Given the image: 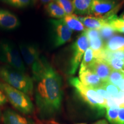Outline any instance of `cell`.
<instances>
[{
    "label": "cell",
    "mask_w": 124,
    "mask_h": 124,
    "mask_svg": "<svg viewBox=\"0 0 124 124\" xmlns=\"http://www.w3.org/2000/svg\"><path fill=\"white\" fill-rule=\"evenodd\" d=\"M35 100L40 115L55 116L60 110L63 100L62 81L57 71L45 58L40 69L32 74Z\"/></svg>",
    "instance_id": "1"
},
{
    "label": "cell",
    "mask_w": 124,
    "mask_h": 124,
    "mask_svg": "<svg viewBox=\"0 0 124 124\" xmlns=\"http://www.w3.org/2000/svg\"><path fill=\"white\" fill-rule=\"evenodd\" d=\"M0 78L13 88L24 93L28 96L33 94L34 83L32 78L8 65L0 67Z\"/></svg>",
    "instance_id": "2"
},
{
    "label": "cell",
    "mask_w": 124,
    "mask_h": 124,
    "mask_svg": "<svg viewBox=\"0 0 124 124\" xmlns=\"http://www.w3.org/2000/svg\"><path fill=\"white\" fill-rule=\"evenodd\" d=\"M70 85L75 89L79 97L91 108L102 115L106 110V101L92 88L85 86L78 78H70Z\"/></svg>",
    "instance_id": "3"
},
{
    "label": "cell",
    "mask_w": 124,
    "mask_h": 124,
    "mask_svg": "<svg viewBox=\"0 0 124 124\" xmlns=\"http://www.w3.org/2000/svg\"><path fill=\"white\" fill-rule=\"evenodd\" d=\"M0 90L10 104L18 111L25 115L33 114L35 107L29 96L2 81H0Z\"/></svg>",
    "instance_id": "4"
},
{
    "label": "cell",
    "mask_w": 124,
    "mask_h": 124,
    "mask_svg": "<svg viewBox=\"0 0 124 124\" xmlns=\"http://www.w3.org/2000/svg\"><path fill=\"white\" fill-rule=\"evenodd\" d=\"M0 60L13 69L25 72V66L19 49L10 40H0Z\"/></svg>",
    "instance_id": "5"
},
{
    "label": "cell",
    "mask_w": 124,
    "mask_h": 124,
    "mask_svg": "<svg viewBox=\"0 0 124 124\" xmlns=\"http://www.w3.org/2000/svg\"><path fill=\"white\" fill-rule=\"evenodd\" d=\"M18 46L23 61L30 68L32 74H35L42 66L43 58L40 56L38 46L32 43L22 42Z\"/></svg>",
    "instance_id": "6"
},
{
    "label": "cell",
    "mask_w": 124,
    "mask_h": 124,
    "mask_svg": "<svg viewBox=\"0 0 124 124\" xmlns=\"http://www.w3.org/2000/svg\"><path fill=\"white\" fill-rule=\"evenodd\" d=\"M89 46V39L85 32H83L77 38L72 46V52L69 71L70 75H74L77 72L82 59Z\"/></svg>",
    "instance_id": "7"
},
{
    "label": "cell",
    "mask_w": 124,
    "mask_h": 124,
    "mask_svg": "<svg viewBox=\"0 0 124 124\" xmlns=\"http://www.w3.org/2000/svg\"><path fill=\"white\" fill-rule=\"evenodd\" d=\"M122 4L123 3L117 4L114 0H93L90 10L91 15L105 19L116 15Z\"/></svg>",
    "instance_id": "8"
},
{
    "label": "cell",
    "mask_w": 124,
    "mask_h": 124,
    "mask_svg": "<svg viewBox=\"0 0 124 124\" xmlns=\"http://www.w3.org/2000/svg\"><path fill=\"white\" fill-rule=\"evenodd\" d=\"M49 21L54 31V45L56 47L63 46L70 41L72 31L67 27L62 19L51 20Z\"/></svg>",
    "instance_id": "9"
},
{
    "label": "cell",
    "mask_w": 124,
    "mask_h": 124,
    "mask_svg": "<svg viewBox=\"0 0 124 124\" xmlns=\"http://www.w3.org/2000/svg\"><path fill=\"white\" fill-rule=\"evenodd\" d=\"M20 25V20L16 15L6 9H0V29L12 31Z\"/></svg>",
    "instance_id": "10"
},
{
    "label": "cell",
    "mask_w": 124,
    "mask_h": 124,
    "mask_svg": "<svg viewBox=\"0 0 124 124\" xmlns=\"http://www.w3.org/2000/svg\"><path fill=\"white\" fill-rule=\"evenodd\" d=\"M2 120L4 124H35L31 118L11 108H7L3 112Z\"/></svg>",
    "instance_id": "11"
},
{
    "label": "cell",
    "mask_w": 124,
    "mask_h": 124,
    "mask_svg": "<svg viewBox=\"0 0 124 124\" xmlns=\"http://www.w3.org/2000/svg\"><path fill=\"white\" fill-rule=\"evenodd\" d=\"M89 69L95 73L102 80V82H108V77L112 70L108 64L104 60L95 59L90 65Z\"/></svg>",
    "instance_id": "12"
},
{
    "label": "cell",
    "mask_w": 124,
    "mask_h": 124,
    "mask_svg": "<svg viewBox=\"0 0 124 124\" xmlns=\"http://www.w3.org/2000/svg\"><path fill=\"white\" fill-rule=\"evenodd\" d=\"M79 79L83 85L93 89L101 87L103 83L100 78L89 69L79 70Z\"/></svg>",
    "instance_id": "13"
},
{
    "label": "cell",
    "mask_w": 124,
    "mask_h": 124,
    "mask_svg": "<svg viewBox=\"0 0 124 124\" xmlns=\"http://www.w3.org/2000/svg\"><path fill=\"white\" fill-rule=\"evenodd\" d=\"M82 24L87 29L99 30L102 27L108 25L106 19L97 17L86 16L84 17H79Z\"/></svg>",
    "instance_id": "14"
},
{
    "label": "cell",
    "mask_w": 124,
    "mask_h": 124,
    "mask_svg": "<svg viewBox=\"0 0 124 124\" xmlns=\"http://www.w3.org/2000/svg\"><path fill=\"white\" fill-rule=\"evenodd\" d=\"M62 20L72 31L80 32V31H85L87 29L84 25L80 21L79 17L75 15L72 14V15H66Z\"/></svg>",
    "instance_id": "15"
},
{
    "label": "cell",
    "mask_w": 124,
    "mask_h": 124,
    "mask_svg": "<svg viewBox=\"0 0 124 124\" xmlns=\"http://www.w3.org/2000/svg\"><path fill=\"white\" fill-rule=\"evenodd\" d=\"M105 50L108 51H124V37L114 35L105 43Z\"/></svg>",
    "instance_id": "16"
},
{
    "label": "cell",
    "mask_w": 124,
    "mask_h": 124,
    "mask_svg": "<svg viewBox=\"0 0 124 124\" xmlns=\"http://www.w3.org/2000/svg\"><path fill=\"white\" fill-rule=\"evenodd\" d=\"M74 10L80 15H91L90 10L93 0H72Z\"/></svg>",
    "instance_id": "17"
},
{
    "label": "cell",
    "mask_w": 124,
    "mask_h": 124,
    "mask_svg": "<svg viewBox=\"0 0 124 124\" xmlns=\"http://www.w3.org/2000/svg\"><path fill=\"white\" fill-rule=\"evenodd\" d=\"M46 13L52 18L60 20L64 18L67 15L64 10L54 1L46 4Z\"/></svg>",
    "instance_id": "18"
},
{
    "label": "cell",
    "mask_w": 124,
    "mask_h": 124,
    "mask_svg": "<svg viewBox=\"0 0 124 124\" xmlns=\"http://www.w3.org/2000/svg\"><path fill=\"white\" fill-rule=\"evenodd\" d=\"M90 47L94 51L95 59L99 54L104 49L105 43L101 36L89 39Z\"/></svg>",
    "instance_id": "19"
},
{
    "label": "cell",
    "mask_w": 124,
    "mask_h": 124,
    "mask_svg": "<svg viewBox=\"0 0 124 124\" xmlns=\"http://www.w3.org/2000/svg\"><path fill=\"white\" fill-rule=\"evenodd\" d=\"M105 19L106 20L108 24L116 32L124 33V22L118 17L116 15L111 16Z\"/></svg>",
    "instance_id": "20"
},
{
    "label": "cell",
    "mask_w": 124,
    "mask_h": 124,
    "mask_svg": "<svg viewBox=\"0 0 124 124\" xmlns=\"http://www.w3.org/2000/svg\"><path fill=\"white\" fill-rule=\"evenodd\" d=\"M95 59V54L94 51L90 47L88 48L84 54L81 64H80L79 70H85L89 69L90 65Z\"/></svg>",
    "instance_id": "21"
},
{
    "label": "cell",
    "mask_w": 124,
    "mask_h": 124,
    "mask_svg": "<svg viewBox=\"0 0 124 124\" xmlns=\"http://www.w3.org/2000/svg\"><path fill=\"white\" fill-rule=\"evenodd\" d=\"M104 60L110 67L112 70L124 71V60L114 58H108Z\"/></svg>",
    "instance_id": "22"
},
{
    "label": "cell",
    "mask_w": 124,
    "mask_h": 124,
    "mask_svg": "<svg viewBox=\"0 0 124 124\" xmlns=\"http://www.w3.org/2000/svg\"><path fill=\"white\" fill-rule=\"evenodd\" d=\"M64 10L67 15H72L74 12L73 4L71 0H54Z\"/></svg>",
    "instance_id": "23"
},
{
    "label": "cell",
    "mask_w": 124,
    "mask_h": 124,
    "mask_svg": "<svg viewBox=\"0 0 124 124\" xmlns=\"http://www.w3.org/2000/svg\"><path fill=\"white\" fill-rule=\"evenodd\" d=\"M120 108H107L106 116L111 124H117Z\"/></svg>",
    "instance_id": "24"
},
{
    "label": "cell",
    "mask_w": 124,
    "mask_h": 124,
    "mask_svg": "<svg viewBox=\"0 0 124 124\" xmlns=\"http://www.w3.org/2000/svg\"><path fill=\"white\" fill-rule=\"evenodd\" d=\"M98 31L102 39L103 40H107V41L112 38L113 36H114V34L116 32L108 24L102 27Z\"/></svg>",
    "instance_id": "25"
},
{
    "label": "cell",
    "mask_w": 124,
    "mask_h": 124,
    "mask_svg": "<svg viewBox=\"0 0 124 124\" xmlns=\"http://www.w3.org/2000/svg\"><path fill=\"white\" fill-rule=\"evenodd\" d=\"M5 2L12 7L17 8H24L31 5L33 2V0H4Z\"/></svg>",
    "instance_id": "26"
},
{
    "label": "cell",
    "mask_w": 124,
    "mask_h": 124,
    "mask_svg": "<svg viewBox=\"0 0 124 124\" xmlns=\"http://www.w3.org/2000/svg\"><path fill=\"white\" fill-rule=\"evenodd\" d=\"M101 88L105 89L113 98L116 97L120 91V90L117 86L108 82H103V84L101 86Z\"/></svg>",
    "instance_id": "27"
},
{
    "label": "cell",
    "mask_w": 124,
    "mask_h": 124,
    "mask_svg": "<svg viewBox=\"0 0 124 124\" xmlns=\"http://www.w3.org/2000/svg\"><path fill=\"white\" fill-rule=\"evenodd\" d=\"M123 79H124V71L112 70L108 77V82L115 85Z\"/></svg>",
    "instance_id": "28"
},
{
    "label": "cell",
    "mask_w": 124,
    "mask_h": 124,
    "mask_svg": "<svg viewBox=\"0 0 124 124\" xmlns=\"http://www.w3.org/2000/svg\"><path fill=\"white\" fill-rule=\"evenodd\" d=\"M118 106L120 108H124V92L120 91L118 95L113 98Z\"/></svg>",
    "instance_id": "29"
},
{
    "label": "cell",
    "mask_w": 124,
    "mask_h": 124,
    "mask_svg": "<svg viewBox=\"0 0 124 124\" xmlns=\"http://www.w3.org/2000/svg\"><path fill=\"white\" fill-rule=\"evenodd\" d=\"M94 90H95L97 91V92L98 93V94H100L102 98H103L105 100H108V99L112 97L106 90H105V89H102V88L99 87V88H97V89H95Z\"/></svg>",
    "instance_id": "30"
},
{
    "label": "cell",
    "mask_w": 124,
    "mask_h": 124,
    "mask_svg": "<svg viewBox=\"0 0 124 124\" xmlns=\"http://www.w3.org/2000/svg\"><path fill=\"white\" fill-rule=\"evenodd\" d=\"M117 124H124V108H120Z\"/></svg>",
    "instance_id": "31"
},
{
    "label": "cell",
    "mask_w": 124,
    "mask_h": 124,
    "mask_svg": "<svg viewBox=\"0 0 124 124\" xmlns=\"http://www.w3.org/2000/svg\"><path fill=\"white\" fill-rule=\"evenodd\" d=\"M8 101L7 98L0 90V106H2L7 103Z\"/></svg>",
    "instance_id": "32"
},
{
    "label": "cell",
    "mask_w": 124,
    "mask_h": 124,
    "mask_svg": "<svg viewBox=\"0 0 124 124\" xmlns=\"http://www.w3.org/2000/svg\"><path fill=\"white\" fill-rule=\"evenodd\" d=\"M94 124H108V123L105 120H101L98 121L97 122H96Z\"/></svg>",
    "instance_id": "33"
},
{
    "label": "cell",
    "mask_w": 124,
    "mask_h": 124,
    "mask_svg": "<svg viewBox=\"0 0 124 124\" xmlns=\"http://www.w3.org/2000/svg\"><path fill=\"white\" fill-rule=\"evenodd\" d=\"M40 1H41V2H42L43 4H46V5L49 2L54 1V0H40Z\"/></svg>",
    "instance_id": "34"
},
{
    "label": "cell",
    "mask_w": 124,
    "mask_h": 124,
    "mask_svg": "<svg viewBox=\"0 0 124 124\" xmlns=\"http://www.w3.org/2000/svg\"><path fill=\"white\" fill-rule=\"evenodd\" d=\"M119 18H120V20H121L122 21H123L124 22V11L122 12L121 14L120 17H119Z\"/></svg>",
    "instance_id": "35"
},
{
    "label": "cell",
    "mask_w": 124,
    "mask_h": 124,
    "mask_svg": "<svg viewBox=\"0 0 124 124\" xmlns=\"http://www.w3.org/2000/svg\"><path fill=\"white\" fill-rule=\"evenodd\" d=\"M2 112H1V109H0V120L2 119Z\"/></svg>",
    "instance_id": "36"
},
{
    "label": "cell",
    "mask_w": 124,
    "mask_h": 124,
    "mask_svg": "<svg viewBox=\"0 0 124 124\" xmlns=\"http://www.w3.org/2000/svg\"></svg>",
    "instance_id": "37"
}]
</instances>
